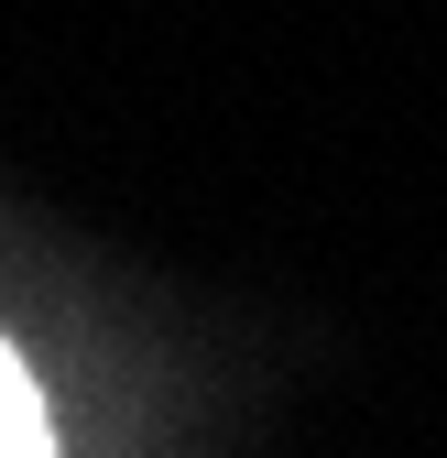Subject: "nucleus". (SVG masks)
<instances>
[{
  "label": "nucleus",
  "mask_w": 447,
  "mask_h": 458,
  "mask_svg": "<svg viewBox=\"0 0 447 458\" xmlns=\"http://www.w3.org/2000/svg\"><path fill=\"white\" fill-rule=\"evenodd\" d=\"M33 447H55V426H44V393L22 382V360L0 350V458H33Z\"/></svg>",
  "instance_id": "obj_1"
}]
</instances>
